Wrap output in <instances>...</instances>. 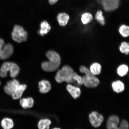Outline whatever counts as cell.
<instances>
[{
	"label": "cell",
	"instance_id": "28",
	"mask_svg": "<svg viewBox=\"0 0 129 129\" xmlns=\"http://www.w3.org/2000/svg\"><path fill=\"white\" fill-rule=\"evenodd\" d=\"M58 0H48L49 4L51 5H54L57 3Z\"/></svg>",
	"mask_w": 129,
	"mask_h": 129
},
{
	"label": "cell",
	"instance_id": "26",
	"mask_svg": "<svg viewBox=\"0 0 129 129\" xmlns=\"http://www.w3.org/2000/svg\"><path fill=\"white\" fill-rule=\"evenodd\" d=\"M20 104L21 106L24 109L29 108V102L28 98H20Z\"/></svg>",
	"mask_w": 129,
	"mask_h": 129
},
{
	"label": "cell",
	"instance_id": "29",
	"mask_svg": "<svg viewBox=\"0 0 129 129\" xmlns=\"http://www.w3.org/2000/svg\"><path fill=\"white\" fill-rule=\"evenodd\" d=\"M52 129H61L60 128H57V127H56V128H53Z\"/></svg>",
	"mask_w": 129,
	"mask_h": 129
},
{
	"label": "cell",
	"instance_id": "12",
	"mask_svg": "<svg viewBox=\"0 0 129 129\" xmlns=\"http://www.w3.org/2000/svg\"><path fill=\"white\" fill-rule=\"evenodd\" d=\"M27 87L26 85L20 84L17 89L11 95V96H12L13 99L14 100L20 99L22 97L24 92L26 89Z\"/></svg>",
	"mask_w": 129,
	"mask_h": 129
},
{
	"label": "cell",
	"instance_id": "14",
	"mask_svg": "<svg viewBox=\"0 0 129 129\" xmlns=\"http://www.w3.org/2000/svg\"><path fill=\"white\" fill-rule=\"evenodd\" d=\"M51 26L46 21L44 20L40 24V29L38 33L41 36L48 34L51 29Z\"/></svg>",
	"mask_w": 129,
	"mask_h": 129
},
{
	"label": "cell",
	"instance_id": "22",
	"mask_svg": "<svg viewBox=\"0 0 129 129\" xmlns=\"http://www.w3.org/2000/svg\"><path fill=\"white\" fill-rule=\"evenodd\" d=\"M128 70V66L125 64H122L118 68L117 73L119 76L123 77L127 75Z\"/></svg>",
	"mask_w": 129,
	"mask_h": 129
},
{
	"label": "cell",
	"instance_id": "13",
	"mask_svg": "<svg viewBox=\"0 0 129 129\" xmlns=\"http://www.w3.org/2000/svg\"><path fill=\"white\" fill-rule=\"evenodd\" d=\"M70 19L69 16L64 12L60 13L58 14L57 19L59 25L62 26H64L67 25Z\"/></svg>",
	"mask_w": 129,
	"mask_h": 129
},
{
	"label": "cell",
	"instance_id": "11",
	"mask_svg": "<svg viewBox=\"0 0 129 129\" xmlns=\"http://www.w3.org/2000/svg\"><path fill=\"white\" fill-rule=\"evenodd\" d=\"M38 87L40 92L46 93L49 92L51 89L50 83L48 81L43 80L40 81L38 83Z\"/></svg>",
	"mask_w": 129,
	"mask_h": 129
},
{
	"label": "cell",
	"instance_id": "24",
	"mask_svg": "<svg viewBox=\"0 0 129 129\" xmlns=\"http://www.w3.org/2000/svg\"><path fill=\"white\" fill-rule=\"evenodd\" d=\"M95 19L102 25H104L105 24V21L103 12L101 10H98L95 15Z\"/></svg>",
	"mask_w": 129,
	"mask_h": 129
},
{
	"label": "cell",
	"instance_id": "7",
	"mask_svg": "<svg viewBox=\"0 0 129 129\" xmlns=\"http://www.w3.org/2000/svg\"><path fill=\"white\" fill-rule=\"evenodd\" d=\"M103 9L107 12H111L118 8L120 0H98Z\"/></svg>",
	"mask_w": 129,
	"mask_h": 129
},
{
	"label": "cell",
	"instance_id": "2",
	"mask_svg": "<svg viewBox=\"0 0 129 129\" xmlns=\"http://www.w3.org/2000/svg\"><path fill=\"white\" fill-rule=\"evenodd\" d=\"M79 71L81 73L85 74L82 77L83 84L86 87L93 88L99 86L100 80L95 76L93 75L90 71L89 69L84 66H80Z\"/></svg>",
	"mask_w": 129,
	"mask_h": 129
},
{
	"label": "cell",
	"instance_id": "21",
	"mask_svg": "<svg viewBox=\"0 0 129 129\" xmlns=\"http://www.w3.org/2000/svg\"><path fill=\"white\" fill-rule=\"evenodd\" d=\"M93 17L91 13L85 12L82 14L81 20L84 25H87L90 23L93 20Z\"/></svg>",
	"mask_w": 129,
	"mask_h": 129
},
{
	"label": "cell",
	"instance_id": "4",
	"mask_svg": "<svg viewBox=\"0 0 129 129\" xmlns=\"http://www.w3.org/2000/svg\"><path fill=\"white\" fill-rule=\"evenodd\" d=\"M106 127L107 129H129L128 122L123 119L120 122L117 116L112 115L108 119Z\"/></svg>",
	"mask_w": 129,
	"mask_h": 129
},
{
	"label": "cell",
	"instance_id": "1",
	"mask_svg": "<svg viewBox=\"0 0 129 129\" xmlns=\"http://www.w3.org/2000/svg\"><path fill=\"white\" fill-rule=\"evenodd\" d=\"M46 56L48 59L42 62V69L45 72H52L57 70L60 65L61 57L58 53L53 50L47 52Z\"/></svg>",
	"mask_w": 129,
	"mask_h": 129
},
{
	"label": "cell",
	"instance_id": "6",
	"mask_svg": "<svg viewBox=\"0 0 129 129\" xmlns=\"http://www.w3.org/2000/svg\"><path fill=\"white\" fill-rule=\"evenodd\" d=\"M14 52V48L10 43L5 44L4 40L0 38V59L5 60L10 57Z\"/></svg>",
	"mask_w": 129,
	"mask_h": 129
},
{
	"label": "cell",
	"instance_id": "3",
	"mask_svg": "<svg viewBox=\"0 0 129 129\" xmlns=\"http://www.w3.org/2000/svg\"><path fill=\"white\" fill-rule=\"evenodd\" d=\"M73 69L68 65H65L57 71L55 76V80L58 83L65 82L68 83H74Z\"/></svg>",
	"mask_w": 129,
	"mask_h": 129
},
{
	"label": "cell",
	"instance_id": "17",
	"mask_svg": "<svg viewBox=\"0 0 129 129\" xmlns=\"http://www.w3.org/2000/svg\"><path fill=\"white\" fill-rule=\"evenodd\" d=\"M20 72V67L17 64L13 62H10V67L9 72L11 78H15L18 75Z\"/></svg>",
	"mask_w": 129,
	"mask_h": 129
},
{
	"label": "cell",
	"instance_id": "15",
	"mask_svg": "<svg viewBox=\"0 0 129 129\" xmlns=\"http://www.w3.org/2000/svg\"><path fill=\"white\" fill-rule=\"evenodd\" d=\"M112 86L113 90L117 93H121L125 89V85L124 83L120 80L113 82Z\"/></svg>",
	"mask_w": 129,
	"mask_h": 129
},
{
	"label": "cell",
	"instance_id": "18",
	"mask_svg": "<svg viewBox=\"0 0 129 129\" xmlns=\"http://www.w3.org/2000/svg\"><path fill=\"white\" fill-rule=\"evenodd\" d=\"M10 67V62H5L2 65L0 69V77L5 78L7 77L8 72H9Z\"/></svg>",
	"mask_w": 129,
	"mask_h": 129
},
{
	"label": "cell",
	"instance_id": "8",
	"mask_svg": "<svg viewBox=\"0 0 129 129\" xmlns=\"http://www.w3.org/2000/svg\"><path fill=\"white\" fill-rule=\"evenodd\" d=\"M89 118L91 125L95 128L100 126L104 120L102 114L95 111L90 113L89 115Z\"/></svg>",
	"mask_w": 129,
	"mask_h": 129
},
{
	"label": "cell",
	"instance_id": "19",
	"mask_svg": "<svg viewBox=\"0 0 129 129\" xmlns=\"http://www.w3.org/2000/svg\"><path fill=\"white\" fill-rule=\"evenodd\" d=\"M102 67L98 62H94L92 64L90 67L89 70L93 75H98L101 73Z\"/></svg>",
	"mask_w": 129,
	"mask_h": 129
},
{
	"label": "cell",
	"instance_id": "10",
	"mask_svg": "<svg viewBox=\"0 0 129 129\" xmlns=\"http://www.w3.org/2000/svg\"><path fill=\"white\" fill-rule=\"evenodd\" d=\"M67 91L74 99H76L80 96L81 94V90L79 87L69 83L67 86Z\"/></svg>",
	"mask_w": 129,
	"mask_h": 129
},
{
	"label": "cell",
	"instance_id": "25",
	"mask_svg": "<svg viewBox=\"0 0 129 129\" xmlns=\"http://www.w3.org/2000/svg\"><path fill=\"white\" fill-rule=\"evenodd\" d=\"M119 50L121 52L128 55L129 52V44L128 43L123 42L119 47Z\"/></svg>",
	"mask_w": 129,
	"mask_h": 129
},
{
	"label": "cell",
	"instance_id": "20",
	"mask_svg": "<svg viewBox=\"0 0 129 129\" xmlns=\"http://www.w3.org/2000/svg\"><path fill=\"white\" fill-rule=\"evenodd\" d=\"M51 123V121L49 119H42L38 122V127L39 129H49Z\"/></svg>",
	"mask_w": 129,
	"mask_h": 129
},
{
	"label": "cell",
	"instance_id": "9",
	"mask_svg": "<svg viewBox=\"0 0 129 129\" xmlns=\"http://www.w3.org/2000/svg\"><path fill=\"white\" fill-rule=\"evenodd\" d=\"M20 84L18 81L16 79L14 78L9 81L4 86L5 92L6 94L11 95Z\"/></svg>",
	"mask_w": 129,
	"mask_h": 129
},
{
	"label": "cell",
	"instance_id": "16",
	"mask_svg": "<svg viewBox=\"0 0 129 129\" xmlns=\"http://www.w3.org/2000/svg\"><path fill=\"white\" fill-rule=\"evenodd\" d=\"M14 125L13 121L9 117L4 118L1 122V126L3 129H12Z\"/></svg>",
	"mask_w": 129,
	"mask_h": 129
},
{
	"label": "cell",
	"instance_id": "30",
	"mask_svg": "<svg viewBox=\"0 0 129 129\" xmlns=\"http://www.w3.org/2000/svg\"><path fill=\"white\" fill-rule=\"evenodd\" d=\"M1 81H0V85H1Z\"/></svg>",
	"mask_w": 129,
	"mask_h": 129
},
{
	"label": "cell",
	"instance_id": "27",
	"mask_svg": "<svg viewBox=\"0 0 129 129\" xmlns=\"http://www.w3.org/2000/svg\"><path fill=\"white\" fill-rule=\"evenodd\" d=\"M73 79L74 82L75 81L77 82V83L79 85H83L82 77L78 75L77 73L75 72H74V74Z\"/></svg>",
	"mask_w": 129,
	"mask_h": 129
},
{
	"label": "cell",
	"instance_id": "23",
	"mask_svg": "<svg viewBox=\"0 0 129 129\" xmlns=\"http://www.w3.org/2000/svg\"><path fill=\"white\" fill-rule=\"evenodd\" d=\"M120 34L124 38H126L129 36V27L125 24L121 25L119 29Z\"/></svg>",
	"mask_w": 129,
	"mask_h": 129
},
{
	"label": "cell",
	"instance_id": "5",
	"mask_svg": "<svg viewBox=\"0 0 129 129\" xmlns=\"http://www.w3.org/2000/svg\"><path fill=\"white\" fill-rule=\"evenodd\" d=\"M12 36L14 41L20 43L27 41L28 35L23 27L20 25H16L13 28Z\"/></svg>",
	"mask_w": 129,
	"mask_h": 129
}]
</instances>
